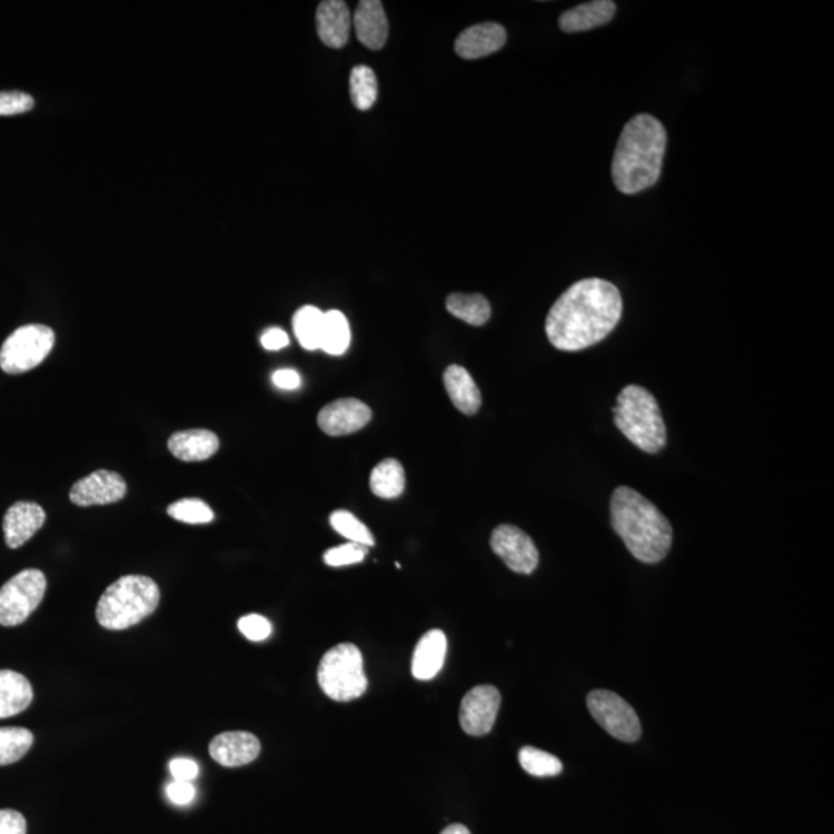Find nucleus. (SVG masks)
<instances>
[{
  "label": "nucleus",
  "instance_id": "9",
  "mask_svg": "<svg viewBox=\"0 0 834 834\" xmlns=\"http://www.w3.org/2000/svg\"><path fill=\"white\" fill-rule=\"evenodd\" d=\"M587 708L599 726L617 741L634 744L642 736V723L637 713L618 694L606 689L592 691L587 695Z\"/></svg>",
  "mask_w": 834,
  "mask_h": 834
},
{
  "label": "nucleus",
  "instance_id": "29",
  "mask_svg": "<svg viewBox=\"0 0 834 834\" xmlns=\"http://www.w3.org/2000/svg\"><path fill=\"white\" fill-rule=\"evenodd\" d=\"M349 90H351L353 105L356 109L361 111L371 109L379 93L375 71L367 66L355 67L349 77Z\"/></svg>",
  "mask_w": 834,
  "mask_h": 834
},
{
  "label": "nucleus",
  "instance_id": "22",
  "mask_svg": "<svg viewBox=\"0 0 834 834\" xmlns=\"http://www.w3.org/2000/svg\"><path fill=\"white\" fill-rule=\"evenodd\" d=\"M444 385L453 405L464 415L473 416L479 411L483 396L470 373L459 365H450L444 373Z\"/></svg>",
  "mask_w": 834,
  "mask_h": 834
},
{
  "label": "nucleus",
  "instance_id": "4",
  "mask_svg": "<svg viewBox=\"0 0 834 834\" xmlns=\"http://www.w3.org/2000/svg\"><path fill=\"white\" fill-rule=\"evenodd\" d=\"M160 598V587L152 578L126 575L110 584L99 598L98 623L109 631L130 629L157 610Z\"/></svg>",
  "mask_w": 834,
  "mask_h": 834
},
{
  "label": "nucleus",
  "instance_id": "17",
  "mask_svg": "<svg viewBox=\"0 0 834 834\" xmlns=\"http://www.w3.org/2000/svg\"><path fill=\"white\" fill-rule=\"evenodd\" d=\"M317 33L329 49L347 46L353 18L347 3L341 0H325L317 7Z\"/></svg>",
  "mask_w": 834,
  "mask_h": 834
},
{
  "label": "nucleus",
  "instance_id": "8",
  "mask_svg": "<svg viewBox=\"0 0 834 834\" xmlns=\"http://www.w3.org/2000/svg\"><path fill=\"white\" fill-rule=\"evenodd\" d=\"M46 590V575L38 569H26L8 579L0 589V626L14 627L26 623L41 605Z\"/></svg>",
  "mask_w": 834,
  "mask_h": 834
},
{
  "label": "nucleus",
  "instance_id": "6",
  "mask_svg": "<svg viewBox=\"0 0 834 834\" xmlns=\"http://www.w3.org/2000/svg\"><path fill=\"white\" fill-rule=\"evenodd\" d=\"M317 681L321 691L336 702H351L364 695L368 678L359 647L340 643L329 649L317 669Z\"/></svg>",
  "mask_w": 834,
  "mask_h": 834
},
{
  "label": "nucleus",
  "instance_id": "40",
  "mask_svg": "<svg viewBox=\"0 0 834 834\" xmlns=\"http://www.w3.org/2000/svg\"><path fill=\"white\" fill-rule=\"evenodd\" d=\"M272 383L281 389H297L300 387L301 379L296 369H278L272 375Z\"/></svg>",
  "mask_w": 834,
  "mask_h": 834
},
{
  "label": "nucleus",
  "instance_id": "15",
  "mask_svg": "<svg viewBox=\"0 0 834 834\" xmlns=\"http://www.w3.org/2000/svg\"><path fill=\"white\" fill-rule=\"evenodd\" d=\"M47 515L43 508L36 503H16L8 508L3 516V536L10 549H19L23 544L30 542L36 532L41 530L46 524Z\"/></svg>",
  "mask_w": 834,
  "mask_h": 834
},
{
  "label": "nucleus",
  "instance_id": "28",
  "mask_svg": "<svg viewBox=\"0 0 834 834\" xmlns=\"http://www.w3.org/2000/svg\"><path fill=\"white\" fill-rule=\"evenodd\" d=\"M34 736L22 726H0V766L16 764L33 746Z\"/></svg>",
  "mask_w": 834,
  "mask_h": 834
},
{
  "label": "nucleus",
  "instance_id": "11",
  "mask_svg": "<svg viewBox=\"0 0 834 834\" xmlns=\"http://www.w3.org/2000/svg\"><path fill=\"white\" fill-rule=\"evenodd\" d=\"M500 694L495 686L480 685L468 691L459 709V723L470 736L480 737L490 733L498 717Z\"/></svg>",
  "mask_w": 834,
  "mask_h": 834
},
{
  "label": "nucleus",
  "instance_id": "2",
  "mask_svg": "<svg viewBox=\"0 0 834 834\" xmlns=\"http://www.w3.org/2000/svg\"><path fill=\"white\" fill-rule=\"evenodd\" d=\"M666 145V130L657 118L646 113L631 118L612 161L615 188L625 195L653 188L661 178Z\"/></svg>",
  "mask_w": 834,
  "mask_h": 834
},
{
  "label": "nucleus",
  "instance_id": "20",
  "mask_svg": "<svg viewBox=\"0 0 834 834\" xmlns=\"http://www.w3.org/2000/svg\"><path fill=\"white\" fill-rule=\"evenodd\" d=\"M167 445L175 458L185 463H200L216 455L220 439L209 430H185L170 436Z\"/></svg>",
  "mask_w": 834,
  "mask_h": 834
},
{
  "label": "nucleus",
  "instance_id": "41",
  "mask_svg": "<svg viewBox=\"0 0 834 834\" xmlns=\"http://www.w3.org/2000/svg\"><path fill=\"white\" fill-rule=\"evenodd\" d=\"M440 834H471L470 830L463 824L448 825Z\"/></svg>",
  "mask_w": 834,
  "mask_h": 834
},
{
  "label": "nucleus",
  "instance_id": "13",
  "mask_svg": "<svg viewBox=\"0 0 834 834\" xmlns=\"http://www.w3.org/2000/svg\"><path fill=\"white\" fill-rule=\"evenodd\" d=\"M371 420L367 404L357 399H339L321 408L317 416L320 430L329 436L351 435Z\"/></svg>",
  "mask_w": 834,
  "mask_h": 834
},
{
  "label": "nucleus",
  "instance_id": "3",
  "mask_svg": "<svg viewBox=\"0 0 834 834\" xmlns=\"http://www.w3.org/2000/svg\"><path fill=\"white\" fill-rule=\"evenodd\" d=\"M610 522L638 562L661 563L673 546V527L666 516L634 488H615L610 499Z\"/></svg>",
  "mask_w": 834,
  "mask_h": 834
},
{
  "label": "nucleus",
  "instance_id": "1",
  "mask_svg": "<svg viewBox=\"0 0 834 834\" xmlns=\"http://www.w3.org/2000/svg\"><path fill=\"white\" fill-rule=\"evenodd\" d=\"M622 312L617 286L602 278H584L552 306L546 320L547 339L559 351H582L606 339Z\"/></svg>",
  "mask_w": 834,
  "mask_h": 834
},
{
  "label": "nucleus",
  "instance_id": "36",
  "mask_svg": "<svg viewBox=\"0 0 834 834\" xmlns=\"http://www.w3.org/2000/svg\"><path fill=\"white\" fill-rule=\"evenodd\" d=\"M0 834H27V821L14 810H0Z\"/></svg>",
  "mask_w": 834,
  "mask_h": 834
},
{
  "label": "nucleus",
  "instance_id": "5",
  "mask_svg": "<svg viewBox=\"0 0 834 834\" xmlns=\"http://www.w3.org/2000/svg\"><path fill=\"white\" fill-rule=\"evenodd\" d=\"M615 425L639 450L655 455L666 447V425L657 399L639 385H627L612 408Z\"/></svg>",
  "mask_w": 834,
  "mask_h": 834
},
{
  "label": "nucleus",
  "instance_id": "32",
  "mask_svg": "<svg viewBox=\"0 0 834 834\" xmlns=\"http://www.w3.org/2000/svg\"><path fill=\"white\" fill-rule=\"evenodd\" d=\"M170 518L186 524H209L214 522L212 508L205 500L197 498H186L177 500L172 506L167 508Z\"/></svg>",
  "mask_w": 834,
  "mask_h": 834
},
{
  "label": "nucleus",
  "instance_id": "12",
  "mask_svg": "<svg viewBox=\"0 0 834 834\" xmlns=\"http://www.w3.org/2000/svg\"><path fill=\"white\" fill-rule=\"evenodd\" d=\"M127 484L118 473L98 470L79 479L70 492V500L78 507L107 506L125 499Z\"/></svg>",
  "mask_w": 834,
  "mask_h": 834
},
{
  "label": "nucleus",
  "instance_id": "10",
  "mask_svg": "<svg viewBox=\"0 0 834 834\" xmlns=\"http://www.w3.org/2000/svg\"><path fill=\"white\" fill-rule=\"evenodd\" d=\"M492 550L516 574L530 575L539 564L534 539L519 527L500 524L490 538Z\"/></svg>",
  "mask_w": 834,
  "mask_h": 834
},
{
  "label": "nucleus",
  "instance_id": "30",
  "mask_svg": "<svg viewBox=\"0 0 834 834\" xmlns=\"http://www.w3.org/2000/svg\"><path fill=\"white\" fill-rule=\"evenodd\" d=\"M518 758L524 772L530 776L554 777L563 772V764L558 757L534 746H524L519 749Z\"/></svg>",
  "mask_w": 834,
  "mask_h": 834
},
{
  "label": "nucleus",
  "instance_id": "25",
  "mask_svg": "<svg viewBox=\"0 0 834 834\" xmlns=\"http://www.w3.org/2000/svg\"><path fill=\"white\" fill-rule=\"evenodd\" d=\"M373 494L384 499L399 498L405 490L403 464L396 459H385L377 464L369 478Z\"/></svg>",
  "mask_w": 834,
  "mask_h": 834
},
{
  "label": "nucleus",
  "instance_id": "38",
  "mask_svg": "<svg viewBox=\"0 0 834 834\" xmlns=\"http://www.w3.org/2000/svg\"><path fill=\"white\" fill-rule=\"evenodd\" d=\"M169 770L175 781L180 782H192L193 778H197L198 773H200L198 765L193 761H190V758H175V761L170 762Z\"/></svg>",
  "mask_w": 834,
  "mask_h": 834
},
{
  "label": "nucleus",
  "instance_id": "26",
  "mask_svg": "<svg viewBox=\"0 0 834 834\" xmlns=\"http://www.w3.org/2000/svg\"><path fill=\"white\" fill-rule=\"evenodd\" d=\"M351 341V331L347 317L340 311H328L324 314V327H321L320 349L331 356H340L347 351Z\"/></svg>",
  "mask_w": 834,
  "mask_h": 834
},
{
  "label": "nucleus",
  "instance_id": "27",
  "mask_svg": "<svg viewBox=\"0 0 834 834\" xmlns=\"http://www.w3.org/2000/svg\"><path fill=\"white\" fill-rule=\"evenodd\" d=\"M324 314L316 306H304L294 314L292 325L297 340L301 347L316 351L320 349L321 327H324Z\"/></svg>",
  "mask_w": 834,
  "mask_h": 834
},
{
  "label": "nucleus",
  "instance_id": "19",
  "mask_svg": "<svg viewBox=\"0 0 834 834\" xmlns=\"http://www.w3.org/2000/svg\"><path fill=\"white\" fill-rule=\"evenodd\" d=\"M447 654V637L440 629H433L417 642L413 654L411 673L417 681H431L443 669Z\"/></svg>",
  "mask_w": 834,
  "mask_h": 834
},
{
  "label": "nucleus",
  "instance_id": "16",
  "mask_svg": "<svg viewBox=\"0 0 834 834\" xmlns=\"http://www.w3.org/2000/svg\"><path fill=\"white\" fill-rule=\"evenodd\" d=\"M506 42V28L496 22H484L464 30L456 39L455 50L460 58L473 61L496 53Z\"/></svg>",
  "mask_w": 834,
  "mask_h": 834
},
{
  "label": "nucleus",
  "instance_id": "23",
  "mask_svg": "<svg viewBox=\"0 0 834 834\" xmlns=\"http://www.w3.org/2000/svg\"><path fill=\"white\" fill-rule=\"evenodd\" d=\"M33 702L31 683L16 671L0 669V718L18 716Z\"/></svg>",
  "mask_w": 834,
  "mask_h": 834
},
{
  "label": "nucleus",
  "instance_id": "39",
  "mask_svg": "<svg viewBox=\"0 0 834 834\" xmlns=\"http://www.w3.org/2000/svg\"><path fill=\"white\" fill-rule=\"evenodd\" d=\"M288 345L289 337L284 329L271 328L261 336V347L268 349V351H278V349L288 347Z\"/></svg>",
  "mask_w": 834,
  "mask_h": 834
},
{
  "label": "nucleus",
  "instance_id": "18",
  "mask_svg": "<svg viewBox=\"0 0 834 834\" xmlns=\"http://www.w3.org/2000/svg\"><path fill=\"white\" fill-rule=\"evenodd\" d=\"M353 26L356 28L357 39L369 50H383L388 39V19L383 2L379 0H361L357 7Z\"/></svg>",
  "mask_w": 834,
  "mask_h": 834
},
{
  "label": "nucleus",
  "instance_id": "24",
  "mask_svg": "<svg viewBox=\"0 0 834 834\" xmlns=\"http://www.w3.org/2000/svg\"><path fill=\"white\" fill-rule=\"evenodd\" d=\"M445 305H447V311L451 316L473 325V327H483L492 316L490 304L480 294L455 292L448 296Z\"/></svg>",
  "mask_w": 834,
  "mask_h": 834
},
{
  "label": "nucleus",
  "instance_id": "35",
  "mask_svg": "<svg viewBox=\"0 0 834 834\" xmlns=\"http://www.w3.org/2000/svg\"><path fill=\"white\" fill-rule=\"evenodd\" d=\"M238 629L250 642H264V639L269 638V635L272 634L271 622L258 614H250L240 618Z\"/></svg>",
  "mask_w": 834,
  "mask_h": 834
},
{
  "label": "nucleus",
  "instance_id": "14",
  "mask_svg": "<svg viewBox=\"0 0 834 834\" xmlns=\"http://www.w3.org/2000/svg\"><path fill=\"white\" fill-rule=\"evenodd\" d=\"M260 741L246 731H228V733L218 734L209 745L210 757L226 768L250 764L260 756Z\"/></svg>",
  "mask_w": 834,
  "mask_h": 834
},
{
  "label": "nucleus",
  "instance_id": "37",
  "mask_svg": "<svg viewBox=\"0 0 834 834\" xmlns=\"http://www.w3.org/2000/svg\"><path fill=\"white\" fill-rule=\"evenodd\" d=\"M167 797L175 805H189L195 800V786L192 782L173 781L167 785Z\"/></svg>",
  "mask_w": 834,
  "mask_h": 834
},
{
  "label": "nucleus",
  "instance_id": "31",
  "mask_svg": "<svg viewBox=\"0 0 834 834\" xmlns=\"http://www.w3.org/2000/svg\"><path fill=\"white\" fill-rule=\"evenodd\" d=\"M329 523H331L334 530L349 539V543L360 544L365 547L375 546V536L369 532V528L349 512H334Z\"/></svg>",
  "mask_w": 834,
  "mask_h": 834
},
{
  "label": "nucleus",
  "instance_id": "34",
  "mask_svg": "<svg viewBox=\"0 0 834 834\" xmlns=\"http://www.w3.org/2000/svg\"><path fill=\"white\" fill-rule=\"evenodd\" d=\"M34 99L23 91H0V117H11L30 111Z\"/></svg>",
  "mask_w": 834,
  "mask_h": 834
},
{
  "label": "nucleus",
  "instance_id": "33",
  "mask_svg": "<svg viewBox=\"0 0 834 834\" xmlns=\"http://www.w3.org/2000/svg\"><path fill=\"white\" fill-rule=\"evenodd\" d=\"M367 552L368 547L348 543L325 552L324 559L331 567L349 566V564L364 562Z\"/></svg>",
  "mask_w": 834,
  "mask_h": 834
},
{
  "label": "nucleus",
  "instance_id": "21",
  "mask_svg": "<svg viewBox=\"0 0 834 834\" xmlns=\"http://www.w3.org/2000/svg\"><path fill=\"white\" fill-rule=\"evenodd\" d=\"M617 6L612 0H594V2L582 3L570 8L559 18V28L564 33H579V31L592 30L603 27L614 19Z\"/></svg>",
  "mask_w": 834,
  "mask_h": 834
},
{
  "label": "nucleus",
  "instance_id": "7",
  "mask_svg": "<svg viewBox=\"0 0 834 834\" xmlns=\"http://www.w3.org/2000/svg\"><path fill=\"white\" fill-rule=\"evenodd\" d=\"M54 332L46 325H27L16 329L0 348V368L7 375H23L49 357Z\"/></svg>",
  "mask_w": 834,
  "mask_h": 834
}]
</instances>
